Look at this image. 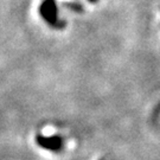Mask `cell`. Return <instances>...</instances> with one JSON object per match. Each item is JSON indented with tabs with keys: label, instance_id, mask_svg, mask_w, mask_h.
Segmentation results:
<instances>
[{
	"label": "cell",
	"instance_id": "cell-1",
	"mask_svg": "<svg viewBox=\"0 0 160 160\" xmlns=\"http://www.w3.org/2000/svg\"><path fill=\"white\" fill-rule=\"evenodd\" d=\"M39 14L46 24L51 28L62 30L65 26V22L58 16V7L56 0H43L39 6Z\"/></svg>",
	"mask_w": 160,
	"mask_h": 160
},
{
	"label": "cell",
	"instance_id": "cell-3",
	"mask_svg": "<svg viewBox=\"0 0 160 160\" xmlns=\"http://www.w3.org/2000/svg\"><path fill=\"white\" fill-rule=\"evenodd\" d=\"M64 6L68 7L69 10H71V11L74 12H78V13H81V12L83 11V7L78 2H67V4H64Z\"/></svg>",
	"mask_w": 160,
	"mask_h": 160
},
{
	"label": "cell",
	"instance_id": "cell-2",
	"mask_svg": "<svg viewBox=\"0 0 160 160\" xmlns=\"http://www.w3.org/2000/svg\"><path fill=\"white\" fill-rule=\"evenodd\" d=\"M36 142L42 148L49 149L52 152H59L63 148V139L58 135L52 137H44V135H37Z\"/></svg>",
	"mask_w": 160,
	"mask_h": 160
},
{
	"label": "cell",
	"instance_id": "cell-4",
	"mask_svg": "<svg viewBox=\"0 0 160 160\" xmlns=\"http://www.w3.org/2000/svg\"><path fill=\"white\" fill-rule=\"evenodd\" d=\"M88 1H90V2H97L98 0H88Z\"/></svg>",
	"mask_w": 160,
	"mask_h": 160
}]
</instances>
